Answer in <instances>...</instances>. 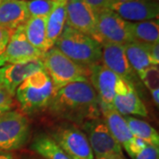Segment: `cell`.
Wrapping results in <instances>:
<instances>
[{
	"label": "cell",
	"instance_id": "5b68a950",
	"mask_svg": "<svg viewBox=\"0 0 159 159\" xmlns=\"http://www.w3.org/2000/svg\"><path fill=\"white\" fill-rule=\"evenodd\" d=\"M92 37L101 45L106 43L125 45L132 43L130 22L109 8L102 10L96 13V29Z\"/></svg>",
	"mask_w": 159,
	"mask_h": 159
},
{
	"label": "cell",
	"instance_id": "7c38bea8",
	"mask_svg": "<svg viewBox=\"0 0 159 159\" xmlns=\"http://www.w3.org/2000/svg\"><path fill=\"white\" fill-rule=\"evenodd\" d=\"M42 70H45L43 59L5 65L0 67V85L14 97L18 87L31 74Z\"/></svg>",
	"mask_w": 159,
	"mask_h": 159
},
{
	"label": "cell",
	"instance_id": "d590c367",
	"mask_svg": "<svg viewBox=\"0 0 159 159\" xmlns=\"http://www.w3.org/2000/svg\"></svg>",
	"mask_w": 159,
	"mask_h": 159
},
{
	"label": "cell",
	"instance_id": "6da1fadb",
	"mask_svg": "<svg viewBox=\"0 0 159 159\" xmlns=\"http://www.w3.org/2000/svg\"><path fill=\"white\" fill-rule=\"evenodd\" d=\"M48 109L57 118L80 125L102 116L98 97L89 80L74 82L58 89Z\"/></svg>",
	"mask_w": 159,
	"mask_h": 159
},
{
	"label": "cell",
	"instance_id": "ac0fdd59",
	"mask_svg": "<svg viewBox=\"0 0 159 159\" xmlns=\"http://www.w3.org/2000/svg\"><path fill=\"white\" fill-rule=\"evenodd\" d=\"M55 6L47 18V42L52 48L63 32L66 22V6L68 0H54Z\"/></svg>",
	"mask_w": 159,
	"mask_h": 159
},
{
	"label": "cell",
	"instance_id": "52a82bcc",
	"mask_svg": "<svg viewBox=\"0 0 159 159\" xmlns=\"http://www.w3.org/2000/svg\"><path fill=\"white\" fill-rule=\"evenodd\" d=\"M30 134L29 120L18 111H9L0 115V149L9 151L22 148Z\"/></svg>",
	"mask_w": 159,
	"mask_h": 159
},
{
	"label": "cell",
	"instance_id": "7402d4cb",
	"mask_svg": "<svg viewBox=\"0 0 159 159\" xmlns=\"http://www.w3.org/2000/svg\"><path fill=\"white\" fill-rule=\"evenodd\" d=\"M124 49L131 67L138 76H140L148 67L154 66L144 45L132 42L124 45Z\"/></svg>",
	"mask_w": 159,
	"mask_h": 159
},
{
	"label": "cell",
	"instance_id": "4dcf8cb0",
	"mask_svg": "<svg viewBox=\"0 0 159 159\" xmlns=\"http://www.w3.org/2000/svg\"><path fill=\"white\" fill-rule=\"evenodd\" d=\"M0 159H13V155L9 151L0 149Z\"/></svg>",
	"mask_w": 159,
	"mask_h": 159
},
{
	"label": "cell",
	"instance_id": "30bf717a",
	"mask_svg": "<svg viewBox=\"0 0 159 159\" xmlns=\"http://www.w3.org/2000/svg\"><path fill=\"white\" fill-rule=\"evenodd\" d=\"M112 106L122 116L136 115L143 118L148 116L147 108L139 97L135 87L122 79L118 80L116 86Z\"/></svg>",
	"mask_w": 159,
	"mask_h": 159
},
{
	"label": "cell",
	"instance_id": "277c9868",
	"mask_svg": "<svg viewBox=\"0 0 159 159\" xmlns=\"http://www.w3.org/2000/svg\"><path fill=\"white\" fill-rule=\"evenodd\" d=\"M42 59L46 73L51 79L55 93L71 83L89 80L87 70L72 61L54 46L44 53Z\"/></svg>",
	"mask_w": 159,
	"mask_h": 159
},
{
	"label": "cell",
	"instance_id": "8fae6325",
	"mask_svg": "<svg viewBox=\"0 0 159 159\" xmlns=\"http://www.w3.org/2000/svg\"><path fill=\"white\" fill-rule=\"evenodd\" d=\"M43 55V52L34 48L28 41L24 33V25L11 32L4 51V57L6 63L8 64H20L42 59Z\"/></svg>",
	"mask_w": 159,
	"mask_h": 159
},
{
	"label": "cell",
	"instance_id": "83f0119b",
	"mask_svg": "<svg viewBox=\"0 0 159 159\" xmlns=\"http://www.w3.org/2000/svg\"><path fill=\"white\" fill-rule=\"evenodd\" d=\"M148 57L154 66H158L159 64V42L152 44L144 45Z\"/></svg>",
	"mask_w": 159,
	"mask_h": 159
},
{
	"label": "cell",
	"instance_id": "ba28073f",
	"mask_svg": "<svg viewBox=\"0 0 159 159\" xmlns=\"http://www.w3.org/2000/svg\"><path fill=\"white\" fill-rule=\"evenodd\" d=\"M51 138L71 159H95L85 134L76 125L58 127Z\"/></svg>",
	"mask_w": 159,
	"mask_h": 159
},
{
	"label": "cell",
	"instance_id": "603a6c76",
	"mask_svg": "<svg viewBox=\"0 0 159 159\" xmlns=\"http://www.w3.org/2000/svg\"><path fill=\"white\" fill-rule=\"evenodd\" d=\"M32 149L44 159H71L57 143L49 135L37 136L32 143Z\"/></svg>",
	"mask_w": 159,
	"mask_h": 159
},
{
	"label": "cell",
	"instance_id": "484cf974",
	"mask_svg": "<svg viewBox=\"0 0 159 159\" xmlns=\"http://www.w3.org/2000/svg\"><path fill=\"white\" fill-rule=\"evenodd\" d=\"M13 106V97L0 85V115L11 111Z\"/></svg>",
	"mask_w": 159,
	"mask_h": 159
},
{
	"label": "cell",
	"instance_id": "3957f363",
	"mask_svg": "<svg viewBox=\"0 0 159 159\" xmlns=\"http://www.w3.org/2000/svg\"><path fill=\"white\" fill-rule=\"evenodd\" d=\"M55 94L51 79L45 70L31 74L18 87L15 96L24 113H38L48 109Z\"/></svg>",
	"mask_w": 159,
	"mask_h": 159
},
{
	"label": "cell",
	"instance_id": "d4e9b609",
	"mask_svg": "<svg viewBox=\"0 0 159 159\" xmlns=\"http://www.w3.org/2000/svg\"><path fill=\"white\" fill-rule=\"evenodd\" d=\"M30 17H46L50 15L55 6L54 0H26Z\"/></svg>",
	"mask_w": 159,
	"mask_h": 159
},
{
	"label": "cell",
	"instance_id": "8992f818",
	"mask_svg": "<svg viewBox=\"0 0 159 159\" xmlns=\"http://www.w3.org/2000/svg\"><path fill=\"white\" fill-rule=\"evenodd\" d=\"M80 128L89 142L95 159L124 156L122 147L114 139L102 116L83 122Z\"/></svg>",
	"mask_w": 159,
	"mask_h": 159
},
{
	"label": "cell",
	"instance_id": "ffe728a7",
	"mask_svg": "<svg viewBox=\"0 0 159 159\" xmlns=\"http://www.w3.org/2000/svg\"><path fill=\"white\" fill-rule=\"evenodd\" d=\"M132 42L147 45L159 42V22L157 20H150L139 22H130Z\"/></svg>",
	"mask_w": 159,
	"mask_h": 159
},
{
	"label": "cell",
	"instance_id": "1f68e13d",
	"mask_svg": "<svg viewBox=\"0 0 159 159\" xmlns=\"http://www.w3.org/2000/svg\"><path fill=\"white\" fill-rule=\"evenodd\" d=\"M6 64V60H5V57H4V52H0V67L4 66Z\"/></svg>",
	"mask_w": 159,
	"mask_h": 159
},
{
	"label": "cell",
	"instance_id": "cb8c5ba5",
	"mask_svg": "<svg viewBox=\"0 0 159 159\" xmlns=\"http://www.w3.org/2000/svg\"><path fill=\"white\" fill-rule=\"evenodd\" d=\"M139 78L148 89L157 106L159 104V69L158 66H151L142 73Z\"/></svg>",
	"mask_w": 159,
	"mask_h": 159
},
{
	"label": "cell",
	"instance_id": "d6a6232c",
	"mask_svg": "<svg viewBox=\"0 0 159 159\" xmlns=\"http://www.w3.org/2000/svg\"><path fill=\"white\" fill-rule=\"evenodd\" d=\"M99 159H125L124 156H119V157H102Z\"/></svg>",
	"mask_w": 159,
	"mask_h": 159
},
{
	"label": "cell",
	"instance_id": "4fadbf2b",
	"mask_svg": "<svg viewBox=\"0 0 159 159\" xmlns=\"http://www.w3.org/2000/svg\"><path fill=\"white\" fill-rule=\"evenodd\" d=\"M120 79L102 63L89 69V80L97 93L100 107L112 106L116 86Z\"/></svg>",
	"mask_w": 159,
	"mask_h": 159
},
{
	"label": "cell",
	"instance_id": "e575fe53",
	"mask_svg": "<svg viewBox=\"0 0 159 159\" xmlns=\"http://www.w3.org/2000/svg\"><path fill=\"white\" fill-rule=\"evenodd\" d=\"M1 2H2V0H0V3H1Z\"/></svg>",
	"mask_w": 159,
	"mask_h": 159
},
{
	"label": "cell",
	"instance_id": "9c48e42d",
	"mask_svg": "<svg viewBox=\"0 0 159 159\" xmlns=\"http://www.w3.org/2000/svg\"><path fill=\"white\" fill-rule=\"evenodd\" d=\"M109 9L118 13L128 22H139L158 19L159 5L157 0L111 2Z\"/></svg>",
	"mask_w": 159,
	"mask_h": 159
},
{
	"label": "cell",
	"instance_id": "5bb4252c",
	"mask_svg": "<svg viewBox=\"0 0 159 159\" xmlns=\"http://www.w3.org/2000/svg\"><path fill=\"white\" fill-rule=\"evenodd\" d=\"M102 64L120 79L130 82L134 86L136 83L138 75L127 60L124 45L112 43L102 44Z\"/></svg>",
	"mask_w": 159,
	"mask_h": 159
},
{
	"label": "cell",
	"instance_id": "4316f807",
	"mask_svg": "<svg viewBox=\"0 0 159 159\" xmlns=\"http://www.w3.org/2000/svg\"><path fill=\"white\" fill-rule=\"evenodd\" d=\"M132 159H159V148L149 144H146Z\"/></svg>",
	"mask_w": 159,
	"mask_h": 159
},
{
	"label": "cell",
	"instance_id": "d6986e66",
	"mask_svg": "<svg viewBox=\"0 0 159 159\" xmlns=\"http://www.w3.org/2000/svg\"><path fill=\"white\" fill-rule=\"evenodd\" d=\"M24 33L29 43L42 52L50 50L47 42V18L30 17L24 24Z\"/></svg>",
	"mask_w": 159,
	"mask_h": 159
},
{
	"label": "cell",
	"instance_id": "9a60e30c",
	"mask_svg": "<svg viewBox=\"0 0 159 159\" xmlns=\"http://www.w3.org/2000/svg\"><path fill=\"white\" fill-rule=\"evenodd\" d=\"M66 24L92 37L96 29V13L84 0H68Z\"/></svg>",
	"mask_w": 159,
	"mask_h": 159
},
{
	"label": "cell",
	"instance_id": "7a4b0ae2",
	"mask_svg": "<svg viewBox=\"0 0 159 159\" xmlns=\"http://www.w3.org/2000/svg\"><path fill=\"white\" fill-rule=\"evenodd\" d=\"M54 47L87 70L89 74L91 67L102 63V45L93 37L70 28L66 24Z\"/></svg>",
	"mask_w": 159,
	"mask_h": 159
},
{
	"label": "cell",
	"instance_id": "2e32d148",
	"mask_svg": "<svg viewBox=\"0 0 159 159\" xmlns=\"http://www.w3.org/2000/svg\"><path fill=\"white\" fill-rule=\"evenodd\" d=\"M100 109L102 118L108 126L111 134L119 145L126 151L132 143L134 142L136 137L132 134L124 116L119 114L113 108V106L100 107Z\"/></svg>",
	"mask_w": 159,
	"mask_h": 159
},
{
	"label": "cell",
	"instance_id": "836d02e7",
	"mask_svg": "<svg viewBox=\"0 0 159 159\" xmlns=\"http://www.w3.org/2000/svg\"><path fill=\"white\" fill-rule=\"evenodd\" d=\"M126 1H129V0H111V2H126Z\"/></svg>",
	"mask_w": 159,
	"mask_h": 159
},
{
	"label": "cell",
	"instance_id": "f1b7e54d",
	"mask_svg": "<svg viewBox=\"0 0 159 159\" xmlns=\"http://www.w3.org/2000/svg\"><path fill=\"white\" fill-rule=\"evenodd\" d=\"M95 13L110 7L111 0H84Z\"/></svg>",
	"mask_w": 159,
	"mask_h": 159
},
{
	"label": "cell",
	"instance_id": "44dd1931",
	"mask_svg": "<svg viewBox=\"0 0 159 159\" xmlns=\"http://www.w3.org/2000/svg\"><path fill=\"white\" fill-rule=\"evenodd\" d=\"M124 119L134 136L142 140L147 144L158 147V132L152 125H149L146 121L131 116H124Z\"/></svg>",
	"mask_w": 159,
	"mask_h": 159
},
{
	"label": "cell",
	"instance_id": "e0dca14e",
	"mask_svg": "<svg viewBox=\"0 0 159 159\" xmlns=\"http://www.w3.org/2000/svg\"><path fill=\"white\" fill-rule=\"evenodd\" d=\"M29 18L26 0H2L0 3V28L13 31Z\"/></svg>",
	"mask_w": 159,
	"mask_h": 159
},
{
	"label": "cell",
	"instance_id": "f546056e",
	"mask_svg": "<svg viewBox=\"0 0 159 159\" xmlns=\"http://www.w3.org/2000/svg\"><path fill=\"white\" fill-rule=\"evenodd\" d=\"M11 30L0 28V52H4L11 34Z\"/></svg>",
	"mask_w": 159,
	"mask_h": 159
}]
</instances>
